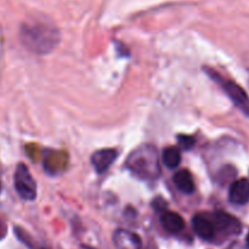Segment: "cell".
<instances>
[{
    "label": "cell",
    "instance_id": "cell-1",
    "mask_svg": "<svg viewBox=\"0 0 249 249\" xmlns=\"http://www.w3.org/2000/svg\"><path fill=\"white\" fill-rule=\"evenodd\" d=\"M19 39L29 51L45 55L57 46L60 41V32L57 27L48 19L36 18L22 23Z\"/></svg>",
    "mask_w": 249,
    "mask_h": 249
},
{
    "label": "cell",
    "instance_id": "cell-2",
    "mask_svg": "<svg viewBox=\"0 0 249 249\" xmlns=\"http://www.w3.org/2000/svg\"><path fill=\"white\" fill-rule=\"evenodd\" d=\"M126 168L138 179L153 181L160 174L157 148L152 145H141L130 153L126 160Z\"/></svg>",
    "mask_w": 249,
    "mask_h": 249
},
{
    "label": "cell",
    "instance_id": "cell-3",
    "mask_svg": "<svg viewBox=\"0 0 249 249\" xmlns=\"http://www.w3.org/2000/svg\"><path fill=\"white\" fill-rule=\"evenodd\" d=\"M207 73L211 75L212 79H214L215 82H218L221 85L224 91L226 92L229 97H230L231 101L235 104V106L237 108H240L246 116L249 117V97L247 92L237 84L233 80H226L224 79L221 75H219L215 71L213 70H207Z\"/></svg>",
    "mask_w": 249,
    "mask_h": 249
},
{
    "label": "cell",
    "instance_id": "cell-4",
    "mask_svg": "<svg viewBox=\"0 0 249 249\" xmlns=\"http://www.w3.org/2000/svg\"><path fill=\"white\" fill-rule=\"evenodd\" d=\"M14 185L17 195L24 201H34L36 198V184L26 164H17L14 175Z\"/></svg>",
    "mask_w": 249,
    "mask_h": 249
},
{
    "label": "cell",
    "instance_id": "cell-5",
    "mask_svg": "<svg viewBox=\"0 0 249 249\" xmlns=\"http://www.w3.org/2000/svg\"><path fill=\"white\" fill-rule=\"evenodd\" d=\"M113 243L117 249H141L142 241L136 235L129 230L119 229L113 235Z\"/></svg>",
    "mask_w": 249,
    "mask_h": 249
},
{
    "label": "cell",
    "instance_id": "cell-6",
    "mask_svg": "<svg viewBox=\"0 0 249 249\" xmlns=\"http://www.w3.org/2000/svg\"><path fill=\"white\" fill-rule=\"evenodd\" d=\"M117 156H118V153L114 148H104V150L96 151L91 156L92 167L99 174H102L109 169L112 163L116 160Z\"/></svg>",
    "mask_w": 249,
    "mask_h": 249
},
{
    "label": "cell",
    "instance_id": "cell-7",
    "mask_svg": "<svg viewBox=\"0 0 249 249\" xmlns=\"http://www.w3.org/2000/svg\"><path fill=\"white\" fill-rule=\"evenodd\" d=\"M229 201L237 206H243L249 202V180L246 178L232 182L229 191Z\"/></svg>",
    "mask_w": 249,
    "mask_h": 249
},
{
    "label": "cell",
    "instance_id": "cell-8",
    "mask_svg": "<svg viewBox=\"0 0 249 249\" xmlns=\"http://www.w3.org/2000/svg\"><path fill=\"white\" fill-rule=\"evenodd\" d=\"M216 230L224 235H237L241 231V224L235 216L229 215L226 213H218L215 215V223H214Z\"/></svg>",
    "mask_w": 249,
    "mask_h": 249
},
{
    "label": "cell",
    "instance_id": "cell-9",
    "mask_svg": "<svg viewBox=\"0 0 249 249\" xmlns=\"http://www.w3.org/2000/svg\"><path fill=\"white\" fill-rule=\"evenodd\" d=\"M192 228L195 232L203 240H213L215 236V226L209 219L203 215H195L192 218Z\"/></svg>",
    "mask_w": 249,
    "mask_h": 249
},
{
    "label": "cell",
    "instance_id": "cell-10",
    "mask_svg": "<svg viewBox=\"0 0 249 249\" xmlns=\"http://www.w3.org/2000/svg\"><path fill=\"white\" fill-rule=\"evenodd\" d=\"M160 223L163 228L172 233H178L184 229L185 221L180 214L174 213V212H164L160 215Z\"/></svg>",
    "mask_w": 249,
    "mask_h": 249
},
{
    "label": "cell",
    "instance_id": "cell-11",
    "mask_svg": "<svg viewBox=\"0 0 249 249\" xmlns=\"http://www.w3.org/2000/svg\"><path fill=\"white\" fill-rule=\"evenodd\" d=\"M174 184L180 192L191 195L195 191V182L189 170H180L174 175Z\"/></svg>",
    "mask_w": 249,
    "mask_h": 249
},
{
    "label": "cell",
    "instance_id": "cell-12",
    "mask_svg": "<svg viewBox=\"0 0 249 249\" xmlns=\"http://www.w3.org/2000/svg\"><path fill=\"white\" fill-rule=\"evenodd\" d=\"M163 162H164L165 167L169 168V169H174L181 162V155H180V151L178 150L174 146H169V147L164 148L163 151Z\"/></svg>",
    "mask_w": 249,
    "mask_h": 249
},
{
    "label": "cell",
    "instance_id": "cell-13",
    "mask_svg": "<svg viewBox=\"0 0 249 249\" xmlns=\"http://www.w3.org/2000/svg\"><path fill=\"white\" fill-rule=\"evenodd\" d=\"M179 142L184 150H190V148L194 146L195 139L192 138V136H189V135H181V136H179Z\"/></svg>",
    "mask_w": 249,
    "mask_h": 249
},
{
    "label": "cell",
    "instance_id": "cell-14",
    "mask_svg": "<svg viewBox=\"0 0 249 249\" xmlns=\"http://www.w3.org/2000/svg\"><path fill=\"white\" fill-rule=\"evenodd\" d=\"M153 207H156V211L158 212H162V214L164 213V208H165V201L163 199H157L156 202H153Z\"/></svg>",
    "mask_w": 249,
    "mask_h": 249
},
{
    "label": "cell",
    "instance_id": "cell-15",
    "mask_svg": "<svg viewBox=\"0 0 249 249\" xmlns=\"http://www.w3.org/2000/svg\"><path fill=\"white\" fill-rule=\"evenodd\" d=\"M5 235H6V226L2 223H0V240H2Z\"/></svg>",
    "mask_w": 249,
    "mask_h": 249
},
{
    "label": "cell",
    "instance_id": "cell-16",
    "mask_svg": "<svg viewBox=\"0 0 249 249\" xmlns=\"http://www.w3.org/2000/svg\"><path fill=\"white\" fill-rule=\"evenodd\" d=\"M247 245H248V247H249V232H248V235H247Z\"/></svg>",
    "mask_w": 249,
    "mask_h": 249
},
{
    "label": "cell",
    "instance_id": "cell-17",
    "mask_svg": "<svg viewBox=\"0 0 249 249\" xmlns=\"http://www.w3.org/2000/svg\"><path fill=\"white\" fill-rule=\"evenodd\" d=\"M0 192H1V184H0Z\"/></svg>",
    "mask_w": 249,
    "mask_h": 249
}]
</instances>
